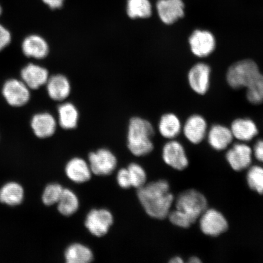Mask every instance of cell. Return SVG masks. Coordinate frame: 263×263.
I'll return each instance as SVG.
<instances>
[{"instance_id":"obj_32","label":"cell","mask_w":263,"mask_h":263,"mask_svg":"<svg viewBox=\"0 0 263 263\" xmlns=\"http://www.w3.org/2000/svg\"><path fill=\"white\" fill-rule=\"evenodd\" d=\"M12 40L11 31L5 26L0 24V52L9 47L11 44Z\"/></svg>"},{"instance_id":"obj_31","label":"cell","mask_w":263,"mask_h":263,"mask_svg":"<svg viewBox=\"0 0 263 263\" xmlns=\"http://www.w3.org/2000/svg\"><path fill=\"white\" fill-rule=\"evenodd\" d=\"M64 189L60 184L51 183L46 186L42 195V201L48 206L57 203L61 196Z\"/></svg>"},{"instance_id":"obj_22","label":"cell","mask_w":263,"mask_h":263,"mask_svg":"<svg viewBox=\"0 0 263 263\" xmlns=\"http://www.w3.org/2000/svg\"><path fill=\"white\" fill-rule=\"evenodd\" d=\"M67 263H88L93 260V254L87 246L73 243L66 249L64 254Z\"/></svg>"},{"instance_id":"obj_20","label":"cell","mask_w":263,"mask_h":263,"mask_svg":"<svg viewBox=\"0 0 263 263\" xmlns=\"http://www.w3.org/2000/svg\"><path fill=\"white\" fill-rule=\"evenodd\" d=\"M233 139L231 130L222 125H214L208 134V141L214 149L222 151L226 149Z\"/></svg>"},{"instance_id":"obj_35","label":"cell","mask_w":263,"mask_h":263,"mask_svg":"<svg viewBox=\"0 0 263 263\" xmlns=\"http://www.w3.org/2000/svg\"><path fill=\"white\" fill-rule=\"evenodd\" d=\"M42 1L52 9L61 8L64 3V0H42Z\"/></svg>"},{"instance_id":"obj_13","label":"cell","mask_w":263,"mask_h":263,"mask_svg":"<svg viewBox=\"0 0 263 263\" xmlns=\"http://www.w3.org/2000/svg\"><path fill=\"white\" fill-rule=\"evenodd\" d=\"M21 49L25 57L37 60L45 59L49 52L47 41L40 35L34 34L28 35L24 39Z\"/></svg>"},{"instance_id":"obj_30","label":"cell","mask_w":263,"mask_h":263,"mask_svg":"<svg viewBox=\"0 0 263 263\" xmlns=\"http://www.w3.org/2000/svg\"><path fill=\"white\" fill-rule=\"evenodd\" d=\"M127 170L129 173L132 186L139 189L145 185L147 175L142 166L139 164L133 163L128 166Z\"/></svg>"},{"instance_id":"obj_34","label":"cell","mask_w":263,"mask_h":263,"mask_svg":"<svg viewBox=\"0 0 263 263\" xmlns=\"http://www.w3.org/2000/svg\"><path fill=\"white\" fill-rule=\"evenodd\" d=\"M254 151L256 159L263 163V140H259L256 142Z\"/></svg>"},{"instance_id":"obj_18","label":"cell","mask_w":263,"mask_h":263,"mask_svg":"<svg viewBox=\"0 0 263 263\" xmlns=\"http://www.w3.org/2000/svg\"><path fill=\"white\" fill-rule=\"evenodd\" d=\"M183 134L191 143L202 142L207 133L206 121L202 116L194 115L189 118L183 126Z\"/></svg>"},{"instance_id":"obj_14","label":"cell","mask_w":263,"mask_h":263,"mask_svg":"<svg viewBox=\"0 0 263 263\" xmlns=\"http://www.w3.org/2000/svg\"><path fill=\"white\" fill-rule=\"evenodd\" d=\"M184 9L182 0H159L157 3L158 14L166 25H172L183 17Z\"/></svg>"},{"instance_id":"obj_29","label":"cell","mask_w":263,"mask_h":263,"mask_svg":"<svg viewBox=\"0 0 263 263\" xmlns=\"http://www.w3.org/2000/svg\"><path fill=\"white\" fill-rule=\"evenodd\" d=\"M247 181L250 189L263 195V167L252 166L247 174Z\"/></svg>"},{"instance_id":"obj_16","label":"cell","mask_w":263,"mask_h":263,"mask_svg":"<svg viewBox=\"0 0 263 263\" xmlns=\"http://www.w3.org/2000/svg\"><path fill=\"white\" fill-rule=\"evenodd\" d=\"M31 127L33 133L39 139H46L53 136L57 130V121L48 112L36 114L31 120Z\"/></svg>"},{"instance_id":"obj_12","label":"cell","mask_w":263,"mask_h":263,"mask_svg":"<svg viewBox=\"0 0 263 263\" xmlns=\"http://www.w3.org/2000/svg\"><path fill=\"white\" fill-rule=\"evenodd\" d=\"M211 68L205 63H197L190 69L188 80L190 87L199 95H205L210 87Z\"/></svg>"},{"instance_id":"obj_11","label":"cell","mask_w":263,"mask_h":263,"mask_svg":"<svg viewBox=\"0 0 263 263\" xmlns=\"http://www.w3.org/2000/svg\"><path fill=\"white\" fill-rule=\"evenodd\" d=\"M162 157L164 162L174 169L182 171L189 166L185 149L178 141L172 140L166 143L163 148Z\"/></svg>"},{"instance_id":"obj_7","label":"cell","mask_w":263,"mask_h":263,"mask_svg":"<svg viewBox=\"0 0 263 263\" xmlns=\"http://www.w3.org/2000/svg\"><path fill=\"white\" fill-rule=\"evenodd\" d=\"M88 164L95 175L108 176L116 169L117 159L110 150L102 148L89 154Z\"/></svg>"},{"instance_id":"obj_3","label":"cell","mask_w":263,"mask_h":263,"mask_svg":"<svg viewBox=\"0 0 263 263\" xmlns=\"http://www.w3.org/2000/svg\"><path fill=\"white\" fill-rule=\"evenodd\" d=\"M154 129L149 121L139 117L130 120L127 134V147L133 155L140 157L152 152Z\"/></svg>"},{"instance_id":"obj_33","label":"cell","mask_w":263,"mask_h":263,"mask_svg":"<svg viewBox=\"0 0 263 263\" xmlns=\"http://www.w3.org/2000/svg\"><path fill=\"white\" fill-rule=\"evenodd\" d=\"M117 180L121 188L128 189L132 186L130 177L127 168H122L118 171Z\"/></svg>"},{"instance_id":"obj_9","label":"cell","mask_w":263,"mask_h":263,"mask_svg":"<svg viewBox=\"0 0 263 263\" xmlns=\"http://www.w3.org/2000/svg\"><path fill=\"white\" fill-rule=\"evenodd\" d=\"M189 44L194 55L205 58L215 51L216 39L211 32L197 29L190 35Z\"/></svg>"},{"instance_id":"obj_38","label":"cell","mask_w":263,"mask_h":263,"mask_svg":"<svg viewBox=\"0 0 263 263\" xmlns=\"http://www.w3.org/2000/svg\"><path fill=\"white\" fill-rule=\"evenodd\" d=\"M2 11H3L1 5H0V16H1V15L2 14Z\"/></svg>"},{"instance_id":"obj_19","label":"cell","mask_w":263,"mask_h":263,"mask_svg":"<svg viewBox=\"0 0 263 263\" xmlns=\"http://www.w3.org/2000/svg\"><path fill=\"white\" fill-rule=\"evenodd\" d=\"M47 90L52 100L61 101L65 100L71 91V85L67 77L57 74L49 77L47 82Z\"/></svg>"},{"instance_id":"obj_17","label":"cell","mask_w":263,"mask_h":263,"mask_svg":"<svg viewBox=\"0 0 263 263\" xmlns=\"http://www.w3.org/2000/svg\"><path fill=\"white\" fill-rule=\"evenodd\" d=\"M65 172L68 178L76 183L88 182L92 174L89 164L79 157L73 158L68 161Z\"/></svg>"},{"instance_id":"obj_1","label":"cell","mask_w":263,"mask_h":263,"mask_svg":"<svg viewBox=\"0 0 263 263\" xmlns=\"http://www.w3.org/2000/svg\"><path fill=\"white\" fill-rule=\"evenodd\" d=\"M137 196L147 215L158 219L168 216L174 199L169 183L164 180L146 183L138 189Z\"/></svg>"},{"instance_id":"obj_15","label":"cell","mask_w":263,"mask_h":263,"mask_svg":"<svg viewBox=\"0 0 263 263\" xmlns=\"http://www.w3.org/2000/svg\"><path fill=\"white\" fill-rule=\"evenodd\" d=\"M226 159L236 172L248 168L252 160L251 147L244 143H236L227 153Z\"/></svg>"},{"instance_id":"obj_5","label":"cell","mask_w":263,"mask_h":263,"mask_svg":"<svg viewBox=\"0 0 263 263\" xmlns=\"http://www.w3.org/2000/svg\"><path fill=\"white\" fill-rule=\"evenodd\" d=\"M3 98L10 107H25L31 100V91L24 82L18 79L9 78L3 83L2 88Z\"/></svg>"},{"instance_id":"obj_37","label":"cell","mask_w":263,"mask_h":263,"mask_svg":"<svg viewBox=\"0 0 263 263\" xmlns=\"http://www.w3.org/2000/svg\"><path fill=\"white\" fill-rule=\"evenodd\" d=\"M189 262H190V263H199V262H201V261H200V259L199 258L195 257V256H194V257H192V258H190Z\"/></svg>"},{"instance_id":"obj_26","label":"cell","mask_w":263,"mask_h":263,"mask_svg":"<svg viewBox=\"0 0 263 263\" xmlns=\"http://www.w3.org/2000/svg\"><path fill=\"white\" fill-rule=\"evenodd\" d=\"M57 203L58 211L65 216L74 215L80 207V200L77 195L73 191L68 189H64Z\"/></svg>"},{"instance_id":"obj_36","label":"cell","mask_w":263,"mask_h":263,"mask_svg":"<svg viewBox=\"0 0 263 263\" xmlns=\"http://www.w3.org/2000/svg\"><path fill=\"white\" fill-rule=\"evenodd\" d=\"M170 262L172 263H182L183 262V259L179 256H176V257L173 258L170 261Z\"/></svg>"},{"instance_id":"obj_10","label":"cell","mask_w":263,"mask_h":263,"mask_svg":"<svg viewBox=\"0 0 263 263\" xmlns=\"http://www.w3.org/2000/svg\"><path fill=\"white\" fill-rule=\"evenodd\" d=\"M21 80L30 90H37L46 85L49 78L47 68L34 63L26 64L20 72Z\"/></svg>"},{"instance_id":"obj_23","label":"cell","mask_w":263,"mask_h":263,"mask_svg":"<svg viewBox=\"0 0 263 263\" xmlns=\"http://www.w3.org/2000/svg\"><path fill=\"white\" fill-rule=\"evenodd\" d=\"M182 125L179 118L173 114H166L161 117L159 124V133L167 139H174L179 136Z\"/></svg>"},{"instance_id":"obj_24","label":"cell","mask_w":263,"mask_h":263,"mask_svg":"<svg viewBox=\"0 0 263 263\" xmlns=\"http://www.w3.org/2000/svg\"><path fill=\"white\" fill-rule=\"evenodd\" d=\"M59 122L62 128L70 130L77 127L79 120V113L73 104L66 103L58 108Z\"/></svg>"},{"instance_id":"obj_25","label":"cell","mask_w":263,"mask_h":263,"mask_svg":"<svg viewBox=\"0 0 263 263\" xmlns=\"http://www.w3.org/2000/svg\"><path fill=\"white\" fill-rule=\"evenodd\" d=\"M24 197V191L22 186L11 182L0 190V202L8 205L15 206L21 203Z\"/></svg>"},{"instance_id":"obj_8","label":"cell","mask_w":263,"mask_h":263,"mask_svg":"<svg viewBox=\"0 0 263 263\" xmlns=\"http://www.w3.org/2000/svg\"><path fill=\"white\" fill-rule=\"evenodd\" d=\"M199 218L200 229L205 235L219 236L229 228L228 222L224 216L215 209H206Z\"/></svg>"},{"instance_id":"obj_21","label":"cell","mask_w":263,"mask_h":263,"mask_svg":"<svg viewBox=\"0 0 263 263\" xmlns=\"http://www.w3.org/2000/svg\"><path fill=\"white\" fill-rule=\"evenodd\" d=\"M230 130L233 137L242 141L252 140L258 134L256 125L251 120L238 118L233 121Z\"/></svg>"},{"instance_id":"obj_2","label":"cell","mask_w":263,"mask_h":263,"mask_svg":"<svg viewBox=\"0 0 263 263\" xmlns=\"http://www.w3.org/2000/svg\"><path fill=\"white\" fill-rule=\"evenodd\" d=\"M208 206L205 197L196 190L181 193L176 202V210L170 212L168 218L174 226L189 228L198 219Z\"/></svg>"},{"instance_id":"obj_4","label":"cell","mask_w":263,"mask_h":263,"mask_svg":"<svg viewBox=\"0 0 263 263\" xmlns=\"http://www.w3.org/2000/svg\"><path fill=\"white\" fill-rule=\"evenodd\" d=\"M260 73L254 61L246 59L230 66L227 72L226 79L230 87L239 89L248 87Z\"/></svg>"},{"instance_id":"obj_27","label":"cell","mask_w":263,"mask_h":263,"mask_svg":"<svg viewBox=\"0 0 263 263\" xmlns=\"http://www.w3.org/2000/svg\"><path fill=\"white\" fill-rule=\"evenodd\" d=\"M127 13L131 18H146L152 15L149 0H127Z\"/></svg>"},{"instance_id":"obj_28","label":"cell","mask_w":263,"mask_h":263,"mask_svg":"<svg viewBox=\"0 0 263 263\" xmlns=\"http://www.w3.org/2000/svg\"><path fill=\"white\" fill-rule=\"evenodd\" d=\"M246 97L250 103L258 105L263 103V74H259L246 87Z\"/></svg>"},{"instance_id":"obj_6","label":"cell","mask_w":263,"mask_h":263,"mask_svg":"<svg viewBox=\"0 0 263 263\" xmlns=\"http://www.w3.org/2000/svg\"><path fill=\"white\" fill-rule=\"evenodd\" d=\"M114 223L112 214L107 209H93L87 214L85 226L97 237L106 235Z\"/></svg>"}]
</instances>
